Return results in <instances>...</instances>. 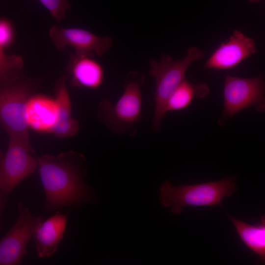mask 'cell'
<instances>
[{
    "label": "cell",
    "mask_w": 265,
    "mask_h": 265,
    "mask_svg": "<svg viewBox=\"0 0 265 265\" xmlns=\"http://www.w3.org/2000/svg\"><path fill=\"white\" fill-rule=\"evenodd\" d=\"M204 55L200 49L192 47L187 50L186 56L180 60H174L170 55L162 54L159 61L154 59L150 60V74L156 81L152 125L154 132L160 131L161 120L166 113L167 101L185 79L187 69L191 63L202 58Z\"/></svg>",
    "instance_id": "4"
},
{
    "label": "cell",
    "mask_w": 265,
    "mask_h": 265,
    "mask_svg": "<svg viewBox=\"0 0 265 265\" xmlns=\"http://www.w3.org/2000/svg\"><path fill=\"white\" fill-rule=\"evenodd\" d=\"M68 80V75L60 78L55 89L56 119L50 133L59 138L73 136L80 129L78 121L71 116L72 106L66 86Z\"/></svg>",
    "instance_id": "12"
},
{
    "label": "cell",
    "mask_w": 265,
    "mask_h": 265,
    "mask_svg": "<svg viewBox=\"0 0 265 265\" xmlns=\"http://www.w3.org/2000/svg\"><path fill=\"white\" fill-rule=\"evenodd\" d=\"M145 76L137 71L129 72L124 82V90L115 104L104 99L98 106L97 117L106 128L119 135L134 136L136 125L141 117L142 88Z\"/></svg>",
    "instance_id": "2"
},
{
    "label": "cell",
    "mask_w": 265,
    "mask_h": 265,
    "mask_svg": "<svg viewBox=\"0 0 265 265\" xmlns=\"http://www.w3.org/2000/svg\"><path fill=\"white\" fill-rule=\"evenodd\" d=\"M251 3H258L261 1V0H249Z\"/></svg>",
    "instance_id": "21"
},
{
    "label": "cell",
    "mask_w": 265,
    "mask_h": 265,
    "mask_svg": "<svg viewBox=\"0 0 265 265\" xmlns=\"http://www.w3.org/2000/svg\"><path fill=\"white\" fill-rule=\"evenodd\" d=\"M237 177L226 176L221 180L191 185L172 186L164 181L160 187L161 204L179 214L187 206L222 205V201L238 190Z\"/></svg>",
    "instance_id": "3"
},
{
    "label": "cell",
    "mask_w": 265,
    "mask_h": 265,
    "mask_svg": "<svg viewBox=\"0 0 265 265\" xmlns=\"http://www.w3.org/2000/svg\"><path fill=\"white\" fill-rule=\"evenodd\" d=\"M14 30L9 22L0 20V47L3 49L9 45L13 40Z\"/></svg>",
    "instance_id": "19"
},
{
    "label": "cell",
    "mask_w": 265,
    "mask_h": 265,
    "mask_svg": "<svg viewBox=\"0 0 265 265\" xmlns=\"http://www.w3.org/2000/svg\"><path fill=\"white\" fill-rule=\"evenodd\" d=\"M50 38L57 50L67 46L75 50L78 56H102L111 48L112 38L99 36L87 30L79 28H63L53 26L49 31Z\"/></svg>",
    "instance_id": "9"
},
{
    "label": "cell",
    "mask_w": 265,
    "mask_h": 265,
    "mask_svg": "<svg viewBox=\"0 0 265 265\" xmlns=\"http://www.w3.org/2000/svg\"><path fill=\"white\" fill-rule=\"evenodd\" d=\"M35 88L33 81L21 76L0 80V123L8 134L29 140L26 109Z\"/></svg>",
    "instance_id": "5"
},
{
    "label": "cell",
    "mask_w": 265,
    "mask_h": 265,
    "mask_svg": "<svg viewBox=\"0 0 265 265\" xmlns=\"http://www.w3.org/2000/svg\"><path fill=\"white\" fill-rule=\"evenodd\" d=\"M242 241L259 257L257 263L265 261V218L262 215L261 220L252 225L238 220L228 214Z\"/></svg>",
    "instance_id": "15"
},
{
    "label": "cell",
    "mask_w": 265,
    "mask_h": 265,
    "mask_svg": "<svg viewBox=\"0 0 265 265\" xmlns=\"http://www.w3.org/2000/svg\"><path fill=\"white\" fill-rule=\"evenodd\" d=\"M3 157V154L0 151V161L1 159ZM2 195H1V194L0 192V197H1Z\"/></svg>",
    "instance_id": "22"
},
{
    "label": "cell",
    "mask_w": 265,
    "mask_h": 265,
    "mask_svg": "<svg viewBox=\"0 0 265 265\" xmlns=\"http://www.w3.org/2000/svg\"><path fill=\"white\" fill-rule=\"evenodd\" d=\"M1 197H0V228L1 220V213H2V201Z\"/></svg>",
    "instance_id": "20"
},
{
    "label": "cell",
    "mask_w": 265,
    "mask_h": 265,
    "mask_svg": "<svg viewBox=\"0 0 265 265\" xmlns=\"http://www.w3.org/2000/svg\"><path fill=\"white\" fill-rule=\"evenodd\" d=\"M265 82L260 75L241 78L227 75L225 78L224 107L219 124L222 125L234 115L250 106L260 112L265 110Z\"/></svg>",
    "instance_id": "7"
},
{
    "label": "cell",
    "mask_w": 265,
    "mask_h": 265,
    "mask_svg": "<svg viewBox=\"0 0 265 265\" xmlns=\"http://www.w3.org/2000/svg\"><path fill=\"white\" fill-rule=\"evenodd\" d=\"M57 21L63 20L70 8L69 0H38Z\"/></svg>",
    "instance_id": "18"
},
{
    "label": "cell",
    "mask_w": 265,
    "mask_h": 265,
    "mask_svg": "<svg viewBox=\"0 0 265 265\" xmlns=\"http://www.w3.org/2000/svg\"><path fill=\"white\" fill-rule=\"evenodd\" d=\"M66 223L67 215L58 212L39 224L33 235L38 258L49 257L57 251Z\"/></svg>",
    "instance_id": "11"
},
{
    "label": "cell",
    "mask_w": 265,
    "mask_h": 265,
    "mask_svg": "<svg viewBox=\"0 0 265 265\" xmlns=\"http://www.w3.org/2000/svg\"><path fill=\"white\" fill-rule=\"evenodd\" d=\"M8 145L0 161V192L9 195L37 167V160L31 153L34 150L29 140L14 134H8Z\"/></svg>",
    "instance_id": "6"
},
{
    "label": "cell",
    "mask_w": 265,
    "mask_h": 265,
    "mask_svg": "<svg viewBox=\"0 0 265 265\" xmlns=\"http://www.w3.org/2000/svg\"><path fill=\"white\" fill-rule=\"evenodd\" d=\"M24 66L22 58L16 55H8L0 47V80H12L21 76Z\"/></svg>",
    "instance_id": "17"
},
{
    "label": "cell",
    "mask_w": 265,
    "mask_h": 265,
    "mask_svg": "<svg viewBox=\"0 0 265 265\" xmlns=\"http://www.w3.org/2000/svg\"><path fill=\"white\" fill-rule=\"evenodd\" d=\"M57 114L55 100L41 95L32 96L28 101L26 119L29 127L39 132H50Z\"/></svg>",
    "instance_id": "14"
},
{
    "label": "cell",
    "mask_w": 265,
    "mask_h": 265,
    "mask_svg": "<svg viewBox=\"0 0 265 265\" xmlns=\"http://www.w3.org/2000/svg\"><path fill=\"white\" fill-rule=\"evenodd\" d=\"M258 51L254 40L241 31L235 30L229 40L215 50L204 67L215 70L232 68Z\"/></svg>",
    "instance_id": "10"
},
{
    "label": "cell",
    "mask_w": 265,
    "mask_h": 265,
    "mask_svg": "<svg viewBox=\"0 0 265 265\" xmlns=\"http://www.w3.org/2000/svg\"><path fill=\"white\" fill-rule=\"evenodd\" d=\"M209 92L206 84L195 85L184 79L168 100L165 112L185 109L190 105L195 96L204 97Z\"/></svg>",
    "instance_id": "16"
},
{
    "label": "cell",
    "mask_w": 265,
    "mask_h": 265,
    "mask_svg": "<svg viewBox=\"0 0 265 265\" xmlns=\"http://www.w3.org/2000/svg\"><path fill=\"white\" fill-rule=\"evenodd\" d=\"M68 72L72 86L95 89L104 80L103 68L92 57L73 54L70 57Z\"/></svg>",
    "instance_id": "13"
},
{
    "label": "cell",
    "mask_w": 265,
    "mask_h": 265,
    "mask_svg": "<svg viewBox=\"0 0 265 265\" xmlns=\"http://www.w3.org/2000/svg\"><path fill=\"white\" fill-rule=\"evenodd\" d=\"M37 167L45 193V210L88 200L90 190L83 181L86 159L81 154L70 151L56 156L45 155L37 159Z\"/></svg>",
    "instance_id": "1"
},
{
    "label": "cell",
    "mask_w": 265,
    "mask_h": 265,
    "mask_svg": "<svg viewBox=\"0 0 265 265\" xmlns=\"http://www.w3.org/2000/svg\"><path fill=\"white\" fill-rule=\"evenodd\" d=\"M19 216L10 231L0 240V265L22 263L27 245L35 231L43 220L35 216L22 201L18 204Z\"/></svg>",
    "instance_id": "8"
}]
</instances>
